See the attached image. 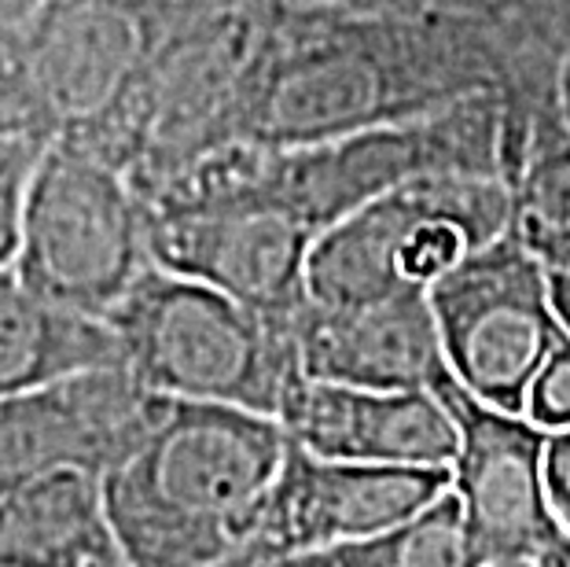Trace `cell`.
Here are the masks:
<instances>
[{"label": "cell", "mask_w": 570, "mask_h": 567, "mask_svg": "<svg viewBox=\"0 0 570 567\" xmlns=\"http://www.w3.org/2000/svg\"><path fill=\"white\" fill-rule=\"evenodd\" d=\"M151 262L273 317L309 303L306 265L317 233L247 192L144 207Z\"/></svg>", "instance_id": "cell-8"}, {"label": "cell", "mask_w": 570, "mask_h": 567, "mask_svg": "<svg viewBox=\"0 0 570 567\" xmlns=\"http://www.w3.org/2000/svg\"><path fill=\"white\" fill-rule=\"evenodd\" d=\"M0 137L52 144L59 129L30 67L22 27L0 30Z\"/></svg>", "instance_id": "cell-18"}, {"label": "cell", "mask_w": 570, "mask_h": 567, "mask_svg": "<svg viewBox=\"0 0 570 567\" xmlns=\"http://www.w3.org/2000/svg\"><path fill=\"white\" fill-rule=\"evenodd\" d=\"M549 270L512 228L428 292L453 380L504 413H527L541 365L567 340Z\"/></svg>", "instance_id": "cell-6"}, {"label": "cell", "mask_w": 570, "mask_h": 567, "mask_svg": "<svg viewBox=\"0 0 570 567\" xmlns=\"http://www.w3.org/2000/svg\"><path fill=\"white\" fill-rule=\"evenodd\" d=\"M126 369L174 402L239 405L276 417L302 377L295 317L250 310L217 287L151 265L107 313Z\"/></svg>", "instance_id": "cell-3"}, {"label": "cell", "mask_w": 570, "mask_h": 567, "mask_svg": "<svg viewBox=\"0 0 570 567\" xmlns=\"http://www.w3.org/2000/svg\"><path fill=\"white\" fill-rule=\"evenodd\" d=\"M515 233L544 265L570 255V129L560 111L556 123L538 118L527 151L512 174Z\"/></svg>", "instance_id": "cell-16"}, {"label": "cell", "mask_w": 570, "mask_h": 567, "mask_svg": "<svg viewBox=\"0 0 570 567\" xmlns=\"http://www.w3.org/2000/svg\"><path fill=\"white\" fill-rule=\"evenodd\" d=\"M327 557L335 567H490L453 490L409 524L354 546H335Z\"/></svg>", "instance_id": "cell-17"}, {"label": "cell", "mask_w": 570, "mask_h": 567, "mask_svg": "<svg viewBox=\"0 0 570 567\" xmlns=\"http://www.w3.org/2000/svg\"><path fill=\"white\" fill-rule=\"evenodd\" d=\"M151 265L129 174L75 140L48 144L22 203L16 273L48 303L107 321Z\"/></svg>", "instance_id": "cell-5"}, {"label": "cell", "mask_w": 570, "mask_h": 567, "mask_svg": "<svg viewBox=\"0 0 570 567\" xmlns=\"http://www.w3.org/2000/svg\"><path fill=\"white\" fill-rule=\"evenodd\" d=\"M527 417L544 431L570 428V340L552 350L527 398Z\"/></svg>", "instance_id": "cell-20"}, {"label": "cell", "mask_w": 570, "mask_h": 567, "mask_svg": "<svg viewBox=\"0 0 570 567\" xmlns=\"http://www.w3.org/2000/svg\"><path fill=\"white\" fill-rule=\"evenodd\" d=\"M515 567H530V564H515Z\"/></svg>", "instance_id": "cell-29"}, {"label": "cell", "mask_w": 570, "mask_h": 567, "mask_svg": "<svg viewBox=\"0 0 570 567\" xmlns=\"http://www.w3.org/2000/svg\"><path fill=\"white\" fill-rule=\"evenodd\" d=\"M199 8L169 0H45L22 22V41L59 137L100 140L140 92L169 30Z\"/></svg>", "instance_id": "cell-7"}, {"label": "cell", "mask_w": 570, "mask_h": 567, "mask_svg": "<svg viewBox=\"0 0 570 567\" xmlns=\"http://www.w3.org/2000/svg\"><path fill=\"white\" fill-rule=\"evenodd\" d=\"M48 144L0 137V270L16 265L22 236V203Z\"/></svg>", "instance_id": "cell-19"}, {"label": "cell", "mask_w": 570, "mask_h": 567, "mask_svg": "<svg viewBox=\"0 0 570 567\" xmlns=\"http://www.w3.org/2000/svg\"><path fill=\"white\" fill-rule=\"evenodd\" d=\"M552 96H556V111H560L563 126L570 129V52L560 59V70H556V89H552Z\"/></svg>", "instance_id": "cell-25"}, {"label": "cell", "mask_w": 570, "mask_h": 567, "mask_svg": "<svg viewBox=\"0 0 570 567\" xmlns=\"http://www.w3.org/2000/svg\"><path fill=\"white\" fill-rule=\"evenodd\" d=\"M453 490V468L321 461L295 442L236 564H265L380 538Z\"/></svg>", "instance_id": "cell-9"}, {"label": "cell", "mask_w": 570, "mask_h": 567, "mask_svg": "<svg viewBox=\"0 0 570 567\" xmlns=\"http://www.w3.org/2000/svg\"><path fill=\"white\" fill-rule=\"evenodd\" d=\"M544 487H549L552 516L570 535V428L552 431L544 450Z\"/></svg>", "instance_id": "cell-21"}, {"label": "cell", "mask_w": 570, "mask_h": 567, "mask_svg": "<svg viewBox=\"0 0 570 567\" xmlns=\"http://www.w3.org/2000/svg\"><path fill=\"white\" fill-rule=\"evenodd\" d=\"M501 89L482 59L391 22L346 19L327 8L262 11L233 111V140L309 148L354 133L434 115L475 92Z\"/></svg>", "instance_id": "cell-1"}, {"label": "cell", "mask_w": 570, "mask_h": 567, "mask_svg": "<svg viewBox=\"0 0 570 567\" xmlns=\"http://www.w3.org/2000/svg\"><path fill=\"white\" fill-rule=\"evenodd\" d=\"M276 420L321 461L453 468L460 428L431 391H365L298 377Z\"/></svg>", "instance_id": "cell-13"}, {"label": "cell", "mask_w": 570, "mask_h": 567, "mask_svg": "<svg viewBox=\"0 0 570 567\" xmlns=\"http://www.w3.org/2000/svg\"><path fill=\"white\" fill-rule=\"evenodd\" d=\"M302 377L365 391H431L449 372L431 295L420 287L357 306L306 303L295 313Z\"/></svg>", "instance_id": "cell-12"}, {"label": "cell", "mask_w": 570, "mask_h": 567, "mask_svg": "<svg viewBox=\"0 0 570 567\" xmlns=\"http://www.w3.org/2000/svg\"><path fill=\"white\" fill-rule=\"evenodd\" d=\"M276 417L174 402L148 442L104 479L129 567H225L244 557L287 461Z\"/></svg>", "instance_id": "cell-2"}, {"label": "cell", "mask_w": 570, "mask_h": 567, "mask_svg": "<svg viewBox=\"0 0 570 567\" xmlns=\"http://www.w3.org/2000/svg\"><path fill=\"white\" fill-rule=\"evenodd\" d=\"M225 567H332L327 553H302V557H284V560H265V564H225Z\"/></svg>", "instance_id": "cell-26"}, {"label": "cell", "mask_w": 570, "mask_h": 567, "mask_svg": "<svg viewBox=\"0 0 570 567\" xmlns=\"http://www.w3.org/2000/svg\"><path fill=\"white\" fill-rule=\"evenodd\" d=\"M556 270H570V255H567V258H563L560 265H556Z\"/></svg>", "instance_id": "cell-28"}, {"label": "cell", "mask_w": 570, "mask_h": 567, "mask_svg": "<svg viewBox=\"0 0 570 567\" xmlns=\"http://www.w3.org/2000/svg\"><path fill=\"white\" fill-rule=\"evenodd\" d=\"M111 365H126L111 324L48 303L16 265L0 270V402Z\"/></svg>", "instance_id": "cell-15"}, {"label": "cell", "mask_w": 570, "mask_h": 567, "mask_svg": "<svg viewBox=\"0 0 570 567\" xmlns=\"http://www.w3.org/2000/svg\"><path fill=\"white\" fill-rule=\"evenodd\" d=\"M460 428L453 493L490 567L533 564L560 530L544 487L549 436L527 413H504L456 380L439 391Z\"/></svg>", "instance_id": "cell-11"}, {"label": "cell", "mask_w": 570, "mask_h": 567, "mask_svg": "<svg viewBox=\"0 0 570 567\" xmlns=\"http://www.w3.org/2000/svg\"><path fill=\"white\" fill-rule=\"evenodd\" d=\"M45 0H0V30H16L22 27Z\"/></svg>", "instance_id": "cell-24"}, {"label": "cell", "mask_w": 570, "mask_h": 567, "mask_svg": "<svg viewBox=\"0 0 570 567\" xmlns=\"http://www.w3.org/2000/svg\"><path fill=\"white\" fill-rule=\"evenodd\" d=\"M549 287H552L556 321H560L563 335L570 340V270H549Z\"/></svg>", "instance_id": "cell-22"}, {"label": "cell", "mask_w": 570, "mask_h": 567, "mask_svg": "<svg viewBox=\"0 0 570 567\" xmlns=\"http://www.w3.org/2000/svg\"><path fill=\"white\" fill-rule=\"evenodd\" d=\"M169 398L126 365L92 369L0 402V493L56 468L107 479L140 450Z\"/></svg>", "instance_id": "cell-10"}, {"label": "cell", "mask_w": 570, "mask_h": 567, "mask_svg": "<svg viewBox=\"0 0 570 567\" xmlns=\"http://www.w3.org/2000/svg\"><path fill=\"white\" fill-rule=\"evenodd\" d=\"M100 567H129L126 560H111V564H100Z\"/></svg>", "instance_id": "cell-27"}, {"label": "cell", "mask_w": 570, "mask_h": 567, "mask_svg": "<svg viewBox=\"0 0 570 567\" xmlns=\"http://www.w3.org/2000/svg\"><path fill=\"white\" fill-rule=\"evenodd\" d=\"M530 567H570V535L563 527L549 538V546L538 553V560Z\"/></svg>", "instance_id": "cell-23"}, {"label": "cell", "mask_w": 570, "mask_h": 567, "mask_svg": "<svg viewBox=\"0 0 570 567\" xmlns=\"http://www.w3.org/2000/svg\"><path fill=\"white\" fill-rule=\"evenodd\" d=\"M515 228L504 177H416L324 228L309 251L306 295L317 306H357L394 292H431L445 273Z\"/></svg>", "instance_id": "cell-4"}, {"label": "cell", "mask_w": 570, "mask_h": 567, "mask_svg": "<svg viewBox=\"0 0 570 567\" xmlns=\"http://www.w3.org/2000/svg\"><path fill=\"white\" fill-rule=\"evenodd\" d=\"M122 560L104 479L56 468L0 493V567H100Z\"/></svg>", "instance_id": "cell-14"}]
</instances>
